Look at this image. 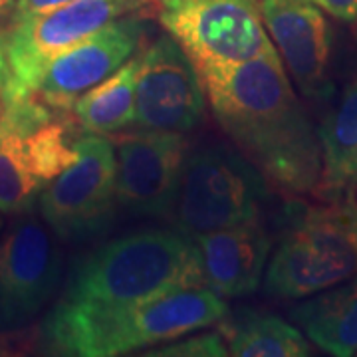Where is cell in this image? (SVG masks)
<instances>
[{
  "label": "cell",
  "instance_id": "obj_1",
  "mask_svg": "<svg viewBox=\"0 0 357 357\" xmlns=\"http://www.w3.org/2000/svg\"><path fill=\"white\" fill-rule=\"evenodd\" d=\"M199 76L215 119L241 153L282 191L314 195L321 173L318 129L276 48Z\"/></svg>",
  "mask_w": 357,
  "mask_h": 357
},
{
  "label": "cell",
  "instance_id": "obj_2",
  "mask_svg": "<svg viewBox=\"0 0 357 357\" xmlns=\"http://www.w3.org/2000/svg\"><path fill=\"white\" fill-rule=\"evenodd\" d=\"M229 304L208 286H175L129 304L62 298L44 324V337L62 356L115 357L220 324Z\"/></svg>",
  "mask_w": 357,
  "mask_h": 357
},
{
  "label": "cell",
  "instance_id": "obj_3",
  "mask_svg": "<svg viewBox=\"0 0 357 357\" xmlns=\"http://www.w3.org/2000/svg\"><path fill=\"white\" fill-rule=\"evenodd\" d=\"M175 286H206L195 243L181 230H143L105 244L86 258L64 298L129 304Z\"/></svg>",
  "mask_w": 357,
  "mask_h": 357
},
{
  "label": "cell",
  "instance_id": "obj_4",
  "mask_svg": "<svg viewBox=\"0 0 357 357\" xmlns=\"http://www.w3.org/2000/svg\"><path fill=\"white\" fill-rule=\"evenodd\" d=\"M266 177L227 145H203L187 155L177 201V230L195 238L260 220Z\"/></svg>",
  "mask_w": 357,
  "mask_h": 357
},
{
  "label": "cell",
  "instance_id": "obj_5",
  "mask_svg": "<svg viewBox=\"0 0 357 357\" xmlns=\"http://www.w3.org/2000/svg\"><path fill=\"white\" fill-rule=\"evenodd\" d=\"M357 276V252L335 204L290 208L288 227L266 268V292L304 300Z\"/></svg>",
  "mask_w": 357,
  "mask_h": 357
},
{
  "label": "cell",
  "instance_id": "obj_6",
  "mask_svg": "<svg viewBox=\"0 0 357 357\" xmlns=\"http://www.w3.org/2000/svg\"><path fill=\"white\" fill-rule=\"evenodd\" d=\"M157 18L197 72L244 64L274 46L258 0H157Z\"/></svg>",
  "mask_w": 357,
  "mask_h": 357
},
{
  "label": "cell",
  "instance_id": "obj_7",
  "mask_svg": "<svg viewBox=\"0 0 357 357\" xmlns=\"http://www.w3.org/2000/svg\"><path fill=\"white\" fill-rule=\"evenodd\" d=\"M40 215L62 241L100 236L112 227L117 201V155L114 141L100 133L77 139V159L38 197Z\"/></svg>",
  "mask_w": 357,
  "mask_h": 357
},
{
  "label": "cell",
  "instance_id": "obj_8",
  "mask_svg": "<svg viewBox=\"0 0 357 357\" xmlns=\"http://www.w3.org/2000/svg\"><path fill=\"white\" fill-rule=\"evenodd\" d=\"M151 0H74L50 13L13 20L6 34L10 79L0 98L34 93L46 66L68 48L121 16L143 13Z\"/></svg>",
  "mask_w": 357,
  "mask_h": 357
},
{
  "label": "cell",
  "instance_id": "obj_9",
  "mask_svg": "<svg viewBox=\"0 0 357 357\" xmlns=\"http://www.w3.org/2000/svg\"><path fill=\"white\" fill-rule=\"evenodd\" d=\"M62 255L50 227L22 213L0 234V326L18 328L56 292Z\"/></svg>",
  "mask_w": 357,
  "mask_h": 357
},
{
  "label": "cell",
  "instance_id": "obj_10",
  "mask_svg": "<svg viewBox=\"0 0 357 357\" xmlns=\"http://www.w3.org/2000/svg\"><path fill=\"white\" fill-rule=\"evenodd\" d=\"M114 145L119 206L133 217H171L187 161L183 133L141 129L119 135Z\"/></svg>",
  "mask_w": 357,
  "mask_h": 357
},
{
  "label": "cell",
  "instance_id": "obj_11",
  "mask_svg": "<svg viewBox=\"0 0 357 357\" xmlns=\"http://www.w3.org/2000/svg\"><path fill=\"white\" fill-rule=\"evenodd\" d=\"M262 22L298 91L326 105L335 98L332 74L333 32L312 0H258Z\"/></svg>",
  "mask_w": 357,
  "mask_h": 357
},
{
  "label": "cell",
  "instance_id": "obj_12",
  "mask_svg": "<svg viewBox=\"0 0 357 357\" xmlns=\"http://www.w3.org/2000/svg\"><path fill=\"white\" fill-rule=\"evenodd\" d=\"M204 100L197 68L169 34L141 52L135 84L137 128L187 133L201 123Z\"/></svg>",
  "mask_w": 357,
  "mask_h": 357
},
{
  "label": "cell",
  "instance_id": "obj_13",
  "mask_svg": "<svg viewBox=\"0 0 357 357\" xmlns=\"http://www.w3.org/2000/svg\"><path fill=\"white\" fill-rule=\"evenodd\" d=\"M145 36L137 14L105 24L76 46L58 54L38 79L34 96L56 109L72 112L74 103L93 86L117 72L135 54Z\"/></svg>",
  "mask_w": 357,
  "mask_h": 357
},
{
  "label": "cell",
  "instance_id": "obj_14",
  "mask_svg": "<svg viewBox=\"0 0 357 357\" xmlns=\"http://www.w3.org/2000/svg\"><path fill=\"white\" fill-rule=\"evenodd\" d=\"M204 284L222 298H243L260 286L272 241L260 220L192 238Z\"/></svg>",
  "mask_w": 357,
  "mask_h": 357
},
{
  "label": "cell",
  "instance_id": "obj_15",
  "mask_svg": "<svg viewBox=\"0 0 357 357\" xmlns=\"http://www.w3.org/2000/svg\"><path fill=\"white\" fill-rule=\"evenodd\" d=\"M321 173L314 195L337 204L357 183V68L318 128Z\"/></svg>",
  "mask_w": 357,
  "mask_h": 357
},
{
  "label": "cell",
  "instance_id": "obj_16",
  "mask_svg": "<svg viewBox=\"0 0 357 357\" xmlns=\"http://www.w3.org/2000/svg\"><path fill=\"white\" fill-rule=\"evenodd\" d=\"M292 321L326 354H357V276L304 298L290 310Z\"/></svg>",
  "mask_w": 357,
  "mask_h": 357
},
{
  "label": "cell",
  "instance_id": "obj_17",
  "mask_svg": "<svg viewBox=\"0 0 357 357\" xmlns=\"http://www.w3.org/2000/svg\"><path fill=\"white\" fill-rule=\"evenodd\" d=\"M222 321L220 333L229 345V356L304 357L312 354L306 333L274 314L243 310Z\"/></svg>",
  "mask_w": 357,
  "mask_h": 357
},
{
  "label": "cell",
  "instance_id": "obj_18",
  "mask_svg": "<svg viewBox=\"0 0 357 357\" xmlns=\"http://www.w3.org/2000/svg\"><path fill=\"white\" fill-rule=\"evenodd\" d=\"M139 62L141 52L74 103L72 114L82 131L107 135L135 126V84Z\"/></svg>",
  "mask_w": 357,
  "mask_h": 357
},
{
  "label": "cell",
  "instance_id": "obj_19",
  "mask_svg": "<svg viewBox=\"0 0 357 357\" xmlns=\"http://www.w3.org/2000/svg\"><path fill=\"white\" fill-rule=\"evenodd\" d=\"M42 191L44 185L32 171L22 131L0 117V213H28Z\"/></svg>",
  "mask_w": 357,
  "mask_h": 357
},
{
  "label": "cell",
  "instance_id": "obj_20",
  "mask_svg": "<svg viewBox=\"0 0 357 357\" xmlns=\"http://www.w3.org/2000/svg\"><path fill=\"white\" fill-rule=\"evenodd\" d=\"M145 356L151 357H225L229 356V345L222 333H199L187 340H181L155 351H147Z\"/></svg>",
  "mask_w": 357,
  "mask_h": 357
},
{
  "label": "cell",
  "instance_id": "obj_21",
  "mask_svg": "<svg viewBox=\"0 0 357 357\" xmlns=\"http://www.w3.org/2000/svg\"><path fill=\"white\" fill-rule=\"evenodd\" d=\"M328 16L345 24L357 22V0H312Z\"/></svg>",
  "mask_w": 357,
  "mask_h": 357
},
{
  "label": "cell",
  "instance_id": "obj_22",
  "mask_svg": "<svg viewBox=\"0 0 357 357\" xmlns=\"http://www.w3.org/2000/svg\"><path fill=\"white\" fill-rule=\"evenodd\" d=\"M335 211H337V217H340V222L344 227L345 234L349 238V243L354 244L357 252V201H356V192L347 195L342 203L335 204Z\"/></svg>",
  "mask_w": 357,
  "mask_h": 357
},
{
  "label": "cell",
  "instance_id": "obj_23",
  "mask_svg": "<svg viewBox=\"0 0 357 357\" xmlns=\"http://www.w3.org/2000/svg\"><path fill=\"white\" fill-rule=\"evenodd\" d=\"M70 2H74V0H16L13 20H22L28 16L50 13V10H56L64 4H70Z\"/></svg>",
  "mask_w": 357,
  "mask_h": 357
},
{
  "label": "cell",
  "instance_id": "obj_24",
  "mask_svg": "<svg viewBox=\"0 0 357 357\" xmlns=\"http://www.w3.org/2000/svg\"><path fill=\"white\" fill-rule=\"evenodd\" d=\"M10 79V64H8V52H6V34L0 32V96Z\"/></svg>",
  "mask_w": 357,
  "mask_h": 357
},
{
  "label": "cell",
  "instance_id": "obj_25",
  "mask_svg": "<svg viewBox=\"0 0 357 357\" xmlns=\"http://www.w3.org/2000/svg\"><path fill=\"white\" fill-rule=\"evenodd\" d=\"M14 4H16V0H0V16L14 10Z\"/></svg>",
  "mask_w": 357,
  "mask_h": 357
},
{
  "label": "cell",
  "instance_id": "obj_26",
  "mask_svg": "<svg viewBox=\"0 0 357 357\" xmlns=\"http://www.w3.org/2000/svg\"><path fill=\"white\" fill-rule=\"evenodd\" d=\"M0 114H2V100H0Z\"/></svg>",
  "mask_w": 357,
  "mask_h": 357
},
{
  "label": "cell",
  "instance_id": "obj_27",
  "mask_svg": "<svg viewBox=\"0 0 357 357\" xmlns=\"http://www.w3.org/2000/svg\"><path fill=\"white\" fill-rule=\"evenodd\" d=\"M2 215V213H0ZM0 229H2V217H0Z\"/></svg>",
  "mask_w": 357,
  "mask_h": 357
},
{
  "label": "cell",
  "instance_id": "obj_28",
  "mask_svg": "<svg viewBox=\"0 0 357 357\" xmlns=\"http://www.w3.org/2000/svg\"><path fill=\"white\" fill-rule=\"evenodd\" d=\"M356 201H357V183H356Z\"/></svg>",
  "mask_w": 357,
  "mask_h": 357
},
{
  "label": "cell",
  "instance_id": "obj_29",
  "mask_svg": "<svg viewBox=\"0 0 357 357\" xmlns=\"http://www.w3.org/2000/svg\"><path fill=\"white\" fill-rule=\"evenodd\" d=\"M356 36H357V28H356Z\"/></svg>",
  "mask_w": 357,
  "mask_h": 357
},
{
  "label": "cell",
  "instance_id": "obj_30",
  "mask_svg": "<svg viewBox=\"0 0 357 357\" xmlns=\"http://www.w3.org/2000/svg\"><path fill=\"white\" fill-rule=\"evenodd\" d=\"M356 24H357V22H356Z\"/></svg>",
  "mask_w": 357,
  "mask_h": 357
}]
</instances>
